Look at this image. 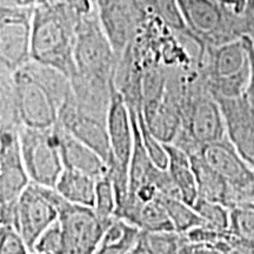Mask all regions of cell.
<instances>
[{
    "instance_id": "obj_1",
    "label": "cell",
    "mask_w": 254,
    "mask_h": 254,
    "mask_svg": "<svg viewBox=\"0 0 254 254\" xmlns=\"http://www.w3.org/2000/svg\"><path fill=\"white\" fill-rule=\"evenodd\" d=\"M12 78L21 127L53 128L60 107L72 92L71 79L34 60L15 71Z\"/></svg>"
},
{
    "instance_id": "obj_2",
    "label": "cell",
    "mask_w": 254,
    "mask_h": 254,
    "mask_svg": "<svg viewBox=\"0 0 254 254\" xmlns=\"http://www.w3.org/2000/svg\"><path fill=\"white\" fill-rule=\"evenodd\" d=\"M81 15L66 1L39 2L32 20V60L58 69L71 79Z\"/></svg>"
},
{
    "instance_id": "obj_3",
    "label": "cell",
    "mask_w": 254,
    "mask_h": 254,
    "mask_svg": "<svg viewBox=\"0 0 254 254\" xmlns=\"http://www.w3.org/2000/svg\"><path fill=\"white\" fill-rule=\"evenodd\" d=\"M198 69L206 88L215 99L245 95L251 77L245 37L218 46H202Z\"/></svg>"
},
{
    "instance_id": "obj_4",
    "label": "cell",
    "mask_w": 254,
    "mask_h": 254,
    "mask_svg": "<svg viewBox=\"0 0 254 254\" xmlns=\"http://www.w3.org/2000/svg\"><path fill=\"white\" fill-rule=\"evenodd\" d=\"M225 138L226 132L220 105L200 77L192 85L183 105L182 127L172 145L192 157L204 146Z\"/></svg>"
},
{
    "instance_id": "obj_5",
    "label": "cell",
    "mask_w": 254,
    "mask_h": 254,
    "mask_svg": "<svg viewBox=\"0 0 254 254\" xmlns=\"http://www.w3.org/2000/svg\"><path fill=\"white\" fill-rule=\"evenodd\" d=\"M190 37L199 45L218 46L249 36L254 17L226 11L215 0H177Z\"/></svg>"
},
{
    "instance_id": "obj_6",
    "label": "cell",
    "mask_w": 254,
    "mask_h": 254,
    "mask_svg": "<svg viewBox=\"0 0 254 254\" xmlns=\"http://www.w3.org/2000/svg\"><path fill=\"white\" fill-rule=\"evenodd\" d=\"M117 62L118 58L100 23L98 9L81 15L74 49V75L113 81Z\"/></svg>"
},
{
    "instance_id": "obj_7",
    "label": "cell",
    "mask_w": 254,
    "mask_h": 254,
    "mask_svg": "<svg viewBox=\"0 0 254 254\" xmlns=\"http://www.w3.org/2000/svg\"><path fill=\"white\" fill-rule=\"evenodd\" d=\"M19 144L31 183L55 187L65 170L53 128L23 126L18 132Z\"/></svg>"
},
{
    "instance_id": "obj_8",
    "label": "cell",
    "mask_w": 254,
    "mask_h": 254,
    "mask_svg": "<svg viewBox=\"0 0 254 254\" xmlns=\"http://www.w3.org/2000/svg\"><path fill=\"white\" fill-rule=\"evenodd\" d=\"M36 7H0V69L14 73L32 60Z\"/></svg>"
},
{
    "instance_id": "obj_9",
    "label": "cell",
    "mask_w": 254,
    "mask_h": 254,
    "mask_svg": "<svg viewBox=\"0 0 254 254\" xmlns=\"http://www.w3.org/2000/svg\"><path fill=\"white\" fill-rule=\"evenodd\" d=\"M97 9L117 58L133 43L150 15L140 0H97Z\"/></svg>"
},
{
    "instance_id": "obj_10",
    "label": "cell",
    "mask_w": 254,
    "mask_h": 254,
    "mask_svg": "<svg viewBox=\"0 0 254 254\" xmlns=\"http://www.w3.org/2000/svg\"><path fill=\"white\" fill-rule=\"evenodd\" d=\"M59 221L65 240L63 254H94L107 227L112 224L101 220L93 208L68 201L59 211Z\"/></svg>"
},
{
    "instance_id": "obj_11",
    "label": "cell",
    "mask_w": 254,
    "mask_h": 254,
    "mask_svg": "<svg viewBox=\"0 0 254 254\" xmlns=\"http://www.w3.org/2000/svg\"><path fill=\"white\" fill-rule=\"evenodd\" d=\"M50 187L31 183L13 209V226L33 252V246L44 231L59 220V212L51 201Z\"/></svg>"
},
{
    "instance_id": "obj_12",
    "label": "cell",
    "mask_w": 254,
    "mask_h": 254,
    "mask_svg": "<svg viewBox=\"0 0 254 254\" xmlns=\"http://www.w3.org/2000/svg\"><path fill=\"white\" fill-rule=\"evenodd\" d=\"M31 185L18 132H0V209H12Z\"/></svg>"
},
{
    "instance_id": "obj_13",
    "label": "cell",
    "mask_w": 254,
    "mask_h": 254,
    "mask_svg": "<svg viewBox=\"0 0 254 254\" xmlns=\"http://www.w3.org/2000/svg\"><path fill=\"white\" fill-rule=\"evenodd\" d=\"M227 140L254 168V105L246 95L217 99Z\"/></svg>"
},
{
    "instance_id": "obj_14",
    "label": "cell",
    "mask_w": 254,
    "mask_h": 254,
    "mask_svg": "<svg viewBox=\"0 0 254 254\" xmlns=\"http://www.w3.org/2000/svg\"><path fill=\"white\" fill-rule=\"evenodd\" d=\"M57 124L75 136L78 140L87 145L95 153L99 154L107 166H110L112 163V151L107 132V124L78 111L71 94L60 107Z\"/></svg>"
},
{
    "instance_id": "obj_15",
    "label": "cell",
    "mask_w": 254,
    "mask_h": 254,
    "mask_svg": "<svg viewBox=\"0 0 254 254\" xmlns=\"http://www.w3.org/2000/svg\"><path fill=\"white\" fill-rule=\"evenodd\" d=\"M64 167L99 179L109 172V166L99 154L78 140L59 124L53 127Z\"/></svg>"
},
{
    "instance_id": "obj_16",
    "label": "cell",
    "mask_w": 254,
    "mask_h": 254,
    "mask_svg": "<svg viewBox=\"0 0 254 254\" xmlns=\"http://www.w3.org/2000/svg\"><path fill=\"white\" fill-rule=\"evenodd\" d=\"M195 173L199 199L218 202L230 209L236 207L234 190L226 180L213 170L199 153L190 157Z\"/></svg>"
},
{
    "instance_id": "obj_17",
    "label": "cell",
    "mask_w": 254,
    "mask_h": 254,
    "mask_svg": "<svg viewBox=\"0 0 254 254\" xmlns=\"http://www.w3.org/2000/svg\"><path fill=\"white\" fill-rule=\"evenodd\" d=\"M166 151L168 154L167 171L176 183L183 201L194 206L196 200L199 199V194L190 157L186 152L172 144L166 145Z\"/></svg>"
},
{
    "instance_id": "obj_18",
    "label": "cell",
    "mask_w": 254,
    "mask_h": 254,
    "mask_svg": "<svg viewBox=\"0 0 254 254\" xmlns=\"http://www.w3.org/2000/svg\"><path fill=\"white\" fill-rule=\"evenodd\" d=\"M95 187H97V179L87 174L65 168L55 189L69 204L93 208Z\"/></svg>"
},
{
    "instance_id": "obj_19",
    "label": "cell",
    "mask_w": 254,
    "mask_h": 254,
    "mask_svg": "<svg viewBox=\"0 0 254 254\" xmlns=\"http://www.w3.org/2000/svg\"><path fill=\"white\" fill-rule=\"evenodd\" d=\"M126 222L146 234L174 232L161 195L145 204H139Z\"/></svg>"
},
{
    "instance_id": "obj_20",
    "label": "cell",
    "mask_w": 254,
    "mask_h": 254,
    "mask_svg": "<svg viewBox=\"0 0 254 254\" xmlns=\"http://www.w3.org/2000/svg\"><path fill=\"white\" fill-rule=\"evenodd\" d=\"M12 72L0 69V101H1V114H0V132H19L21 128L19 120L17 104H15L13 78Z\"/></svg>"
},
{
    "instance_id": "obj_21",
    "label": "cell",
    "mask_w": 254,
    "mask_h": 254,
    "mask_svg": "<svg viewBox=\"0 0 254 254\" xmlns=\"http://www.w3.org/2000/svg\"><path fill=\"white\" fill-rule=\"evenodd\" d=\"M165 207L167 209L168 217L172 222L174 232L179 234H186L193 228L202 226L201 218L196 213L193 206L186 204L185 201L180 199L164 198Z\"/></svg>"
},
{
    "instance_id": "obj_22",
    "label": "cell",
    "mask_w": 254,
    "mask_h": 254,
    "mask_svg": "<svg viewBox=\"0 0 254 254\" xmlns=\"http://www.w3.org/2000/svg\"><path fill=\"white\" fill-rule=\"evenodd\" d=\"M118 199L112 178L107 172L99 179H97L95 187V202L93 209L101 220L111 224L116 219Z\"/></svg>"
},
{
    "instance_id": "obj_23",
    "label": "cell",
    "mask_w": 254,
    "mask_h": 254,
    "mask_svg": "<svg viewBox=\"0 0 254 254\" xmlns=\"http://www.w3.org/2000/svg\"><path fill=\"white\" fill-rule=\"evenodd\" d=\"M140 1L151 14L163 20L167 26L183 36L192 38L178 8L177 0H140Z\"/></svg>"
},
{
    "instance_id": "obj_24",
    "label": "cell",
    "mask_w": 254,
    "mask_h": 254,
    "mask_svg": "<svg viewBox=\"0 0 254 254\" xmlns=\"http://www.w3.org/2000/svg\"><path fill=\"white\" fill-rule=\"evenodd\" d=\"M201 218L204 226L213 228V230L227 232L230 228L231 209L218 202L208 201V200L198 199L193 206Z\"/></svg>"
},
{
    "instance_id": "obj_25",
    "label": "cell",
    "mask_w": 254,
    "mask_h": 254,
    "mask_svg": "<svg viewBox=\"0 0 254 254\" xmlns=\"http://www.w3.org/2000/svg\"><path fill=\"white\" fill-rule=\"evenodd\" d=\"M228 232L254 247V207L239 206L232 208Z\"/></svg>"
},
{
    "instance_id": "obj_26",
    "label": "cell",
    "mask_w": 254,
    "mask_h": 254,
    "mask_svg": "<svg viewBox=\"0 0 254 254\" xmlns=\"http://www.w3.org/2000/svg\"><path fill=\"white\" fill-rule=\"evenodd\" d=\"M136 120H138L139 131L142 139V144H144L146 151L152 159V161L157 165L161 170H167L168 166V154L166 151V145L159 141L155 136L152 134L150 129L146 126V123L142 117L141 110L138 111L136 114Z\"/></svg>"
},
{
    "instance_id": "obj_27",
    "label": "cell",
    "mask_w": 254,
    "mask_h": 254,
    "mask_svg": "<svg viewBox=\"0 0 254 254\" xmlns=\"http://www.w3.org/2000/svg\"><path fill=\"white\" fill-rule=\"evenodd\" d=\"M64 247H65V240H64L63 227L60 221L57 220L38 238L33 246V252L41 254H63Z\"/></svg>"
},
{
    "instance_id": "obj_28",
    "label": "cell",
    "mask_w": 254,
    "mask_h": 254,
    "mask_svg": "<svg viewBox=\"0 0 254 254\" xmlns=\"http://www.w3.org/2000/svg\"><path fill=\"white\" fill-rule=\"evenodd\" d=\"M30 253V247L13 225H0V254Z\"/></svg>"
},
{
    "instance_id": "obj_29",
    "label": "cell",
    "mask_w": 254,
    "mask_h": 254,
    "mask_svg": "<svg viewBox=\"0 0 254 254\" xmlns=\"http://www.w3.org/2000/svg\"><path fill=\"white\" fill-rule=\"evenodd\" d=\"M218 254H254V247L228 233L213 247Z\"/></svg>"
},
{
    "instance_id": "obj_30",
    "label": "cell",
    "mask_w": 254,
    "mask_h": 254,
    "mask_svg": "<svg viewBox=\"0 0 254 254\" xmlns=\"http://www.w3.org/2000/svg\"><path fill=\"white\" fill-rule=\"evenodd\" d=\"M134 245L129 244H105L100 243L94 254H127Z\"/></svg>"
},
{
    "instance_id": "obj_31",
    "label": "cell",
    "mask_w": 254,
    "mask_h": 254,
    "mask_svg": "<svg viewBox=\"0 0 254 254\" xmlns=\"http://www.w3.org/2000/svg\"><path fill=\"white\" fill-rule=\"evenodd\" d=\"M222 8L236 14H245L247 0H215Z\"/></svg>"
},
{
    "instance_id": "obj_32",
    "label": "cell",
    "mask_w": 254,
    "mask_h": 254,
    "mask_svg": "<svg viewBox=\"0 0 254 254\" xmlns=\"http://www.w3.org/2000/svg\"><path fill=\"white\" fill-rule=\"evenodd\" d=\"M247 47H249V53H250V59H251V77H250V82L249 87H247L246 91V97L251 103L254 105V52L252 47V41H251L249 36H245Z\"/></svg>"
},
{
    "instance_id": "obj_33",
    "label": "cell",
    "mask_w": 254,
    "mask_h": 254,
    "mask_svg": "<svg viewBox=\"0 0 254 254\" xmlns=\"http://www.w3.org/2000/svg\"><path fill=\"white\" fill-rule=\"evenodd\" d=\"M127 254H152V251L150 249V246H148L145 233H141L138 243H136L135 245L128 251V253Z\"/></svg>"
},
{
    "instance_id": "obj_34",
    "label": "cell",
    "mask_w": 254,
    "mask_h": 254,
    "mask_svg": "<svg viewBox=\"0 0 254 254\" xmlns=\"http://www.w3.org/2000/svg\"><path fill=\"white\" fill-rule=\"evenodd\" d=\"M38 0H0V7H36Z\"/></svg>"
},
{
    "instance_id": "obj_35",
    "label": "cell",
    "mask_w": 254,
    "mask_h": 254,
    "mask_svg": "<svg viewBox=\"0 0 254 254\" xmlns=\"http://www.w3.org/2000/svg\"><path fill=\"white\" fill-rule=\"evenodd\" d=\"M246 14L250 17H254V0H247Z\"/></svg>"
}]
</instances>
